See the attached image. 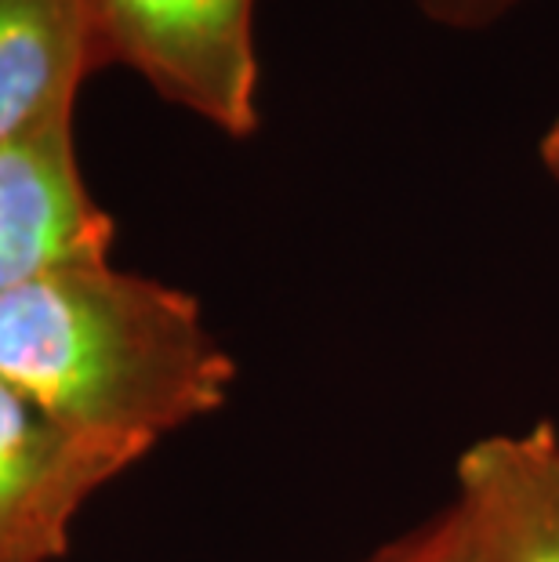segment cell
<instances>
[{
	"instance_id": "1",
	"label": "cell",
	"mask_w": 559,
	"mask_h": 562,
	"mask_svg": "<svg viewBox=\"0 0 559 562\" xmlns=\"http://www.w3.org/2000/svg\"><path fill=\"white\" fill-rule=\"evenodd\" d=\"M0 378L58 425L146 458L222 411L236 363L193 294L91 258L0 294Z\"/></svg>"
},
{
	"instance_id": "2",
	"label": "cell",
	"mask_w": 559,
	"mask_h": 562,
	"mask_svg": "<svg viewBox=\"0 0 559 562\" xmlns=\"http://www.w3.org/2000/svg\"><path fill=\"white\" fill-rule=\"evenodd\" d=\"M88 15L99 66H127L222 135H255V0H88Z\"/></svg>"
},
{
	"instance_id": "3",
	"label": "cell",
	"mask_w": 559,
	"mask_h": 562,
	"mask_svg": "<svg viewBox=\"0 0 559 562\" xmlns=\"http://www.w3.org/2000/svg\"><path fill=\"white\" fill-rule=\"evenodd\" d=\"M142 453L58 425L0 378V562H55L99 486Z\"/></svg>"
},
{
	"instance_id": "4",
	"label": "cell",
	"mask_w": 559,
	"mask_h": 562,
	"mask_svg": "<svg viewBox=\"0 0 559 562\" xmlns=\"http://www.w3.org/2000/svg\"><path fill=\"white\" fill-rule=\"evenodd\" d=\"M113 218L77 167L74 113L0 146V294L77 261L110 258Z\"/></svg>"
},
{
	"instance_id": "5",
	"label": "cell",
	"mask_w": 559,
	"mask_h": 562,
	"mask_svg": "<svg viewBox=\"0 0 559 562\" xmlns=\"http://www.w3.org/2000/svg\"><path fill=\"white\" fill-rule=\"evenodd\" d=\"M458 497L491 562H559V432L487 436L455 469Z\"/></svg>"
},
{
	"instance_id": "6",
	"label": "cell",
	"mask_w": 559,
	"mask_h": 562,
	"mask_svg": "<svg viewBox=\"0 0 559 562\" xmlns=\"http://www.w3.org/2000/svg\"><path fill=\"white\" fill-rule=\"evenodd\" d=\"M94 69L88 0H0V146L74 113Z\"/></svg>"
},
{
	"instance_id": "7",
	"label": "cell",
	"mask_w": 559,
	"mask_h": 562,
	"mask_svg": "<svg viewBox=\"0 0 559 562\" xmlns=\"http://www.w3.org/2000/svg\"><path fill=\"white\" fill-rule=\"evenodd\" d=\"M364 562H491V555L476 541L466 512L458 505H450L444 512H436L429 522H422L418 530L403 533L392 544L378 548V552Z\"/></svg>"
},
{
	"instance_id": "8",
	"label": "cell",
	"mask_w": 559,
	"mask_h": 562,
	"mask_svg": "<svg viewBox=\"0 0 559 562\" xmlns=\"http://www.w3.org/2000/svg\"><path fill=\"white\" fill-rule=\"evenodd\" d=\"M425 19L436 26L476 33V30H491L494 22L508 19L523 0H411Z\"/></svg>"
},
{
	"instance_id": "9",
	"label": "cell",
	"mask_w": 559,
	"mask_h": 562,
	"mask_svg": "<svg viewBox=\"0 0 559 562\" xmlns=\"http://www.w3.org/2000/svg\"><path fill=\"white\" fill-rule=\"evenodd\" d=\"M538 153H541V164H545V171H549L556 182H559V116L552 121V127L545 131V138H541V146H538Z\"/></svg>"
}]
</instances>
